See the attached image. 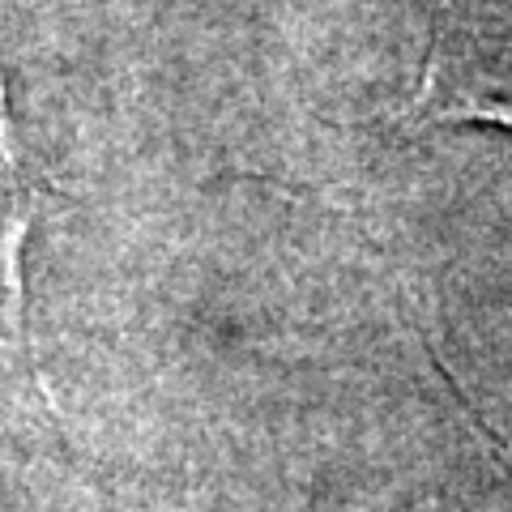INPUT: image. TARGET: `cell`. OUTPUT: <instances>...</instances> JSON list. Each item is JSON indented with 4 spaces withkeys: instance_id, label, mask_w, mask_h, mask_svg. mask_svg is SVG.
Segmentation results:
<instances>
[{
    "instance_id": "cell-1",
    "label": "cell",
    "mask_w": 512,
    "mask_h": 512,
    "mask_svg": "<svg viewBox=\"0 0 512 512\" xmlns=\"http://www.w3.org/2000/svg\"><path fill=\"white\" fill-rule=\"evenodd\" d=\"M414 111H427L431 124H500L512 133V82L495 77L483 60L440 47Z\"/></svg>"
}]
</instances>
